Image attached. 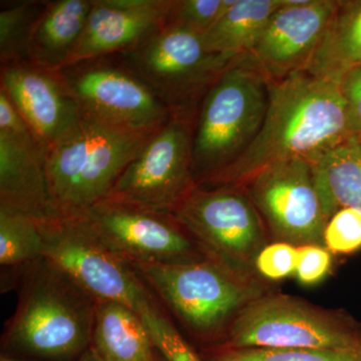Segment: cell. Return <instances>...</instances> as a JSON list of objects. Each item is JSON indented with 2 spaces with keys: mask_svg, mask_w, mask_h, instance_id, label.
<instances>
[{
  "mask_svg": "<svg viewBox=\"0 0 361 361\" xmlns=\"http://www.w3.org/2000/svg\"><path fill=\"white\" fill-rule=\"evenodd\" d=\"M348 137L339 80L297 71L269 80L267 111L258 135L231 165L199 186L243 188L270 164L292 159L310 163Z\"/></svg>",
  "mask_w": 361,
  "mask_h": 361,
  "instance_id": "cell-1",
  "label": "cell"
},
{
  "mask_svg": "<svg viewBox=\"0 0 361 361\" xmlns=\"http://www.w3.org/2000/svg\"><path fill=\"white\" fill-rule=\"evenodd\" d=\"M18 308L7 325V348L35 357L71 360L92 344L97 300L42 258L25 266Z\"/></svg>",
  "mask_w": 361,
  "mask_h": 361,
  "instance_id": "cell-2",
  "label": "cell"
},
{
  "mask_svg": "<svg viewBox=\"0 0 361 361\" xmlns=\"http://www.w3.org/2000/svg\"><path fill=\"white\" fill-rule=\"evenodd\" d=\"M155 132L126 130L82 115L77 127L47 153V180L56 213L84 214L106 200Z\"/></svg>",
  "mask_w": 361,
  "mask_h": 361,
  "instance_id": "cell-3",
  "label": "cell"
},
{
  "mask_svg": "<svg viewBox=\"0 0 361 361\" xmlns=\"http://www.w3.org/2000/svg\"><path fill=\"white\" fill-rule=\"evenodd\" d=\"M269 80L240 56L218 78L200 104L193 130V171L202 185L224 170L262 127Z\"/></svg>",
  "mask_w": 361,
  "mask_h": 361,
  "instance_id": "cell-4",
  "label": "cell"
},
{
  "mask_svg": "<svg viewBox=\"0 0 361 361\" xmlns=\"http://www.w3.org/2000/svg\"><path fill=\"white\" fill-rule=\"evenodd\" d=\"M194 336L224 339L247 305L266 293L260 280H247L203 259L176 264L130 265Z\"/></svg>",
  "mask_w": 361,
  "mask_h": 361,
  "instance_id": "cell-5",
  "label": "cell"
},
{
  "mask_svg": "<svg viewBox=\"0 0 361 361\" xmlns=\"http://www.w3.org/2000/svg\"><path fill=\"white\" fill-rule=\"evenodd\" d=\"M114 56L146 84L172 116L192 121L207 92L237 59L207 51L201 35L170 25Z\"/></svg>",
  "mask_w": 361,
  "mask_h": 361,
  "instance_id": "cell-6",
  "label": "cell"
},
{
  "mask_svg": "<svg viewBox=\"0 0 361 361\" xmlns=\"http://www.w3.org/2000/svg\"><path fill=\"white\" fill-rule=\"evenodd\" d=\"M216 348L361 349V324L299 297L265 293L237 315Z\"/></svg>",
  "mask_w": 361,
  "mask_h": 361,
  "instance_id": "cell-7",
  "label": "cell"
},
{
  "mask_svg": "<svg viewBox=\"0 0 361 361\" xmlns=\"http://www.w3.org/2000/svg\"><path fill=\"white\" fill-rule=\"evenodd\" d=\"M207 260L247 280H259L266 226L242 188L197 186L173 214Z\"/></svg>",
  "mask_w": 361,
  "mask_h": 361,
  "instance_id": "cell-8",
  "label": "cell"
},
{
  "mask_svg": "<svg viewBox=\"0 0 361 361\" xmlns=\"http://www.w3.org/2000/svg\"><path fill=\"white\" fill-rule=\"evenodd\" d=\"M44 258L97 301H115L141 315L156 303L132 266L102 241L85 214L37 221Z\"/></svg>",
  "mask_w": 361,
  "mask_h": 361,
  "instance_id": "cell-9",
  "label": "cell"
},
{
  "mask_svg": "<svg viewBox=\"0 0 361 361\" xmlns=\"http://www.w3.org/2000/svg\"><path fill=\"white\" fill-rule=\"evenodd\" d=\"M194 123L171 116L128 164L106 199L173 215L198 186L193 171Z\"/></svg>",
  "mask_w": 361,
  "mask_h": 361,
  "instance_id": "cell-10",
  "label": "cell"
},
{
  "mask_svg": "<svg viewBox=\"0 0 361 361\" xmlns=\"http://www.w3.org/2000/svg\"><path fill=\"white\" fill-rule=\"evenodd\" d=\"M82 115L135 132L153 133L172 114L115 56L92 59L59 71Z\"/></svg>",
  "mask_w": 361,
  "mask_h": 361,
  "instance_id": "cell-11",
  "label": "cell"
},
{
  "mask_svg": "<svg viewBox=\"0 0 361 361\" xmlns=\"http://www.w3.org/2000/svg\"><path fill=\"white\" fill-rule=\"evenodd\" d=\"M275 241L323 246L327 220L310 161H276L261 169L245 186Z\"/></svg>",
  "mask_w": 361,
  "mask_h": 361,
  "instance_id": "cell-12",
  "label": "cell"
},
{
  "mask_svg": "<svg viewBox=\"0 0 361 361\" xmlns=\"http://www.w3.org/2000/svg\"><path fill=\"white\" fill-rule=\"evenodd\" d=\"M84 214L102 241L128 264H176L205 259L172 214L108 199Z\"/></svg>",
  "mask_w": 361,
  "mask_h": 361,
  "instance_id": "cell-13",
  "label": "cell"
},
{
  "mask_svg": "<svg viewBox=\"0 0 361 361\" xmlns=\"http://www.w3.org/2000/svg\"><path fill=\"white\" fill-rule=\"evenodd\" d=\"M337 6L334 0H282L245 58L269 80L305 71Z\"/></svg>",
  "mask_w": 361,
  "mask_h": 361,
  "instance_id": "cell-14",
  "label": "cell"
},
{
  "mask_svg": "<svg viewBox=\"0 0 361 361\" xmlns=\"http://www.w3.org/2000/svg\"><path fill=\"white\" fill-rule=\"evenodd\" d=\"M0 89L6 92L47 153L82 120L80 106L59 71L30 61L1 66Z\"/></svg>",
  "mask_w": 361,
  "mask_h": 361,
  "instance_id": "cell-15",
  "label": "cell"
},
{
  "mask_svg": "<svg viewBox=\"0 0 361 361\" xmlns=\"http://www.w3.org/2000/svg\"><path fill=\"white\" fill-rule=\"evenodd\" d=\"M175 1L94 0L84 32L66 66L134 49L167 25Z\"/></svg>",
  "mask_w": 361,
  "mask_h": 361,
  "instance_id": "cell-16",
  "label": "cell"
},
{
  "mask_svg": "<svg viewBox=\"0 0 361 361\" xmlns=\"http://www.w3.org/2000/svg\"><path fill=\"white\" fill-rule=\"evenodd\" d=\"M47 151L39 141L0 134V207L37 221L56 217L47 175Z\"/></svg>",
  "mask_w": 361,
  "mask_h": 361,
  "instance_id": "cell-17",
  "label": "cell"
},
{
  "mask_svg": "<svg viewBox=\"0 0 361 361\" xmlns=\"http://www.w3.org/2000/svg\"><path fill=\"white\" fill-rule=\"evenodd\" d=\"M94 0L47 1L35 21L28 44V61L59 71L68 65L82 37Z\"/></svg>",
  "mask_w": 361,
  "mask_h": 361,
  "instance_id": "cell-18",
  "label": "cell"
},
{
  "mask_svg": "<svg viewBox=\"0 0 361 361\" xmlns=\"http://www.w3.org/2000/svg\"><path fill=\"white\" fill-rule=\"evenodd\" d=\"M92 345L104 361H155L156 346L141 316L115 301H97Z\"/></svg>",
  "mask_w": 361,
  "mask_h": 361,
  "instance_id": "cell-19",
  "label": "cell"
},
{
  "mask_svg": "<svg viewBox=\"0 0 361 361\" xmlns=\"http://www.w3.org/2000/svg\"><path fill=\"white\" fill-rule=\"evenodd\" d=\"M310 165L327 220L342 208L361 211V137H348Z\"/></svg>",
  "mask_w": 361,
  "mask_h": 361,
  "instance_id": "cell-20",
  "label": "cell"
},
{
  "mask_svg": "<svg viewBox=\"0 0 361 361\" xmlns=\"http://www.w3.org/2000/svg\"><path fill=\"white\" fill-rule=\"evenodd\" d=\"M282 0H236L208 30L201 35L207 51L233 59L250 54Z\"/></svg>",
  "mask_w": 361,
  "mask_h": 361,
  "instance_id": "cell-21",
  "label": "cell"
},
{
  "mask_svg": "<svg viewBox=\"0 0 361 361\" xmlns=\"http://www.w3.org/2000/svg\"><path fill=\"white\" fill-rule=\"evenodd\" d=\"M361 65V0L337 1L324 37L305 71L339 80L349 68Z\"/></svg>",
  "mask_w": 361,
  "mask_h": 361,
  "instance_id": "cell-22",
  "label": "cell"
},
{
  "mask_svg": "<svg viewBox=\"0 0 361 361\" xmlns=\"http://www.w3.org/2000/svg\"><path fill=\"white\" fill-rule=\"evenodd\" d=\"M44 258V239L35 218L0 207V264L25 267Z\"/></svg>",
  "mask_w": 361,
  "mask_h": 361,
  "instance_id": "cell-23",
  "label": "cell"
},
{
  "mask_svg": "<svg viewBox=\"0 0 361 361\" xmlns=\"http://www.w3.org/2000/svg\"><path fill=\"white\" fill-rule=\"evenodd\" d=\"M47 1H18L0 11V63L28 61V44L35 21Z\"/></svg>",
  "mask_w": 361,
  "mask_h": 361,
  "instance_id": "cell-24",
  "label": "cell"
},
{
  "mask_svg": "<svg viewBox=\"0 0 361 361\" xmlns=\"http://www.w3.org/2000/svg\"><path fill=\"white\" fill-rule=\"evenodd\" d=\"M207 361H361V349L215 348Z\"/></svg>",
  "mask_w": 361,
  "mask_h": 361,
  "instance_id": "cell-25",
  "label": "cell"
},
{
  "mask_svg": "<svg viewBox=\"0 0 361 361\" xmlns=\"http://www.w3.org/2000/svg\"><path fill=\"white\" fill-rule=\"evenodd\" d=\"M157 350L167 361H202L157 304L141 313Z\"/></svg>",
  "mask_w": 361,
  "mask_h": 361,
  "instance_id": "cell-26",
  "label": "cell"
},
{
  "mask_svg": "<svg viewBox=\"0 0 361 361\" xmlns=\"http://www.w3.org/2000/svg\"><path fill=\"white\" fill-rule=\"evenodd\" d=\"M236 0H176L167 25L202 35Z\"/></svg>",
  "mask_w": 361,
  "mask_h": 361,
  "instance_id": "cell-27",
  "label": "cell"
},
{
  "mask_svg": "<svg viewBox=\"0 0 361 361\" xmlns=\"http://www.w3.org/2000/svg\"><path fill=\"white\" fill-rule=\"evenodd\" d=\"M323 246L331 254H351L361 248V211L342 208L327 222Z\"/></svg>",
  "mask_w": 361,
  "mask_h": 361,
  "instance_id": "cell-28",
  "label": "cell"
},
{
  "mask_svg": "<svg viewBox=\"0 0 361 361\" xmlns=\"http://www.w3.org/2000/svg\"><path fill=\"white\" fill-rule=\"evenodd\" d=\"M298 247L274 241L261 250L255 262L258 275L271 281L285 279L295 273Z\"/></svg>",
  "mask_w": 361,
  "mask_h": 361,
  "instance_id": "cell-29",
  "label": "cell"
},
{
  "mask_svg": "<svg viewBox=\"0 0 361 361\" xmlns=\"http://www.w3.org/2000/svg\"><path fill=\"white\" fill-rule=\"evenodd\" d=\"M331 253L324 246L298 247L295 277L304 286H314L326 278L331 270Z\"/></svg>",
  "mask_w": 361,
  "mask_h": 361,
  "instance_id": "cell-30",
  "label": "cell"
},
{
  "mask_svg": "<svg viewBox=\"0 0 361 361\" xmlns=\"http://www.w3.org/2000/svg\"><path fill=\"white\" fill-rule=\"evenodd\" d=\"M339 90L345 108L349 137H361V65L349 68L341 75Z\"/></svg>",
  "mask_w": 361,
  "mask_h": 361,
  "instance_id": "cell-31",
  "label": "cell"
},
{
  "mask_svg": "<svg viewBox=\"0 0 361 361\" xmlns=\"http://www.w3.org/2000/svg\"><path fill=\"white\" fill-rule=\"evenodd\" d=\"M78 361H104L102 360L101 356L97 353L96 349L94 346L90 344L89 348L85 349L84 353L80 355V360Z\"/></svg>",
  "mask_w": 361,
  "mask_h": 361,
  "instance_id": "cell-32",
  "label": "cell"
},
{
  "mask_svg": "<svg viewBox=\"0 0 361 361\" xmlns=\"http://www.w3.org/2000/svg\"><path fill=\"white\" fill-rule=\"evenodd\" d=\"M0 361H33V360H18V358L8 357V356L2 355L1 360H0Z\"/></svg>",
  "mask_w": 361,
  "mask_h": 361,
  "instance_id": "cell-33",
  "label": "cell"
},
{
  "mask_svg": "<svg viewBox=\"0 0 361 361\" xmlns=\"http://www.w3.org/2000/svg\"><path fill=\"white\" fill-rule=\"evenodd\" d=\"M155 361H167V360H166V358L164 357V360H157V357H156Z\"/></svg>",
  "mask_w": 361,
  "mask_h": 361,
  "instance_id": "cell-34",
  "label": "cell"
}]
</instances>
